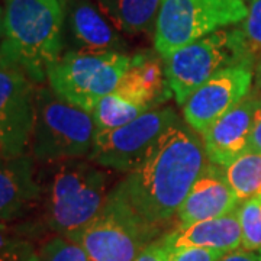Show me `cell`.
<instances>
[{"instance_id":"obj_4","label":"cell","mask_w":261,"mask_h":261,"mask_svg":"<svg viewBox=\"0 0 261 261\" xmlns=\"http://www.w3.org/2000/svg\"><path fill=\"white\" fill-rule=\"evenodd\" d=\"M97 126L92 113L58 97L49 86H37L31 157L44 163L89 159Z\"/></svg>"},{"instance_id":"obj_33","label":"cell","mask_w":261,"mask_h":261,"mask_svg":"<svg viewBox=\"0 0 261 261\" xmlns=\"http://www.w3.org/2000/svg\"><path fill=\"white\" fill-rule=\"evenodd\" d=\"M258 258H260V261H261V250L258 251Z\"/></svg>"},{"instance_id":"obj_14","label":"cell","mask_w":261,"mask_h":261,"mask_svg":"<svg viewBox=\"0 0 261 261\" xmlns=\"http://www.w3.org/2000/svg\"><path fill=\"white\" fill-rule=\"evenodd\" d=\"M115 93L125 100L157 109L161 103L173 97L168 84L164 58L159 53L140 51L130 56V61Z\"/></svg>"},{"instance_id":"obj_3","label":"cell","mask_w":261,"mask_h":261,"mask_svg":"<svg viewBox=\"0 0 261 261\" xmlns=\"http://www.w3.org/2000/svg\"><path fill=\"white\" fill-rule=\"evenodd\" d=\"M38 181L45 224L71 240L102 212L111 193L109 174L87 159L45 164Z\"/></svg>"},{"instance_id":"obj_16","label":"cell","mask_w":261,"mask_h":261,"mask_svg":"<svg viewBox=\"0 0 261 261\" xmlns=\"http://www.w3.org/2000/svg\"><path fill=\"white\" fill-rule=\"evenodd\" d=\"M68 37L74 51H119L125 41L109 19L90 0H73L65 15Z\"/></svg>"},{"instance_id":"obj_15","label":"cell","mask_w":261,"mask_h":261,"mask_svg":"<svg viewBox=\"0 0 261 261\" xmlns=\"http://www.w3.org/2000/svg\"><path fill=\"white\" fill-rule=\"evenodd\" d=\"M41 199L35 160L31 154L0 157V222L6 224L28 212Z\"/></svg>"},{"instance_id":"obj_19","label":"cell","mask_w":261,"mask_h":261,"mask_svg":"<svg viewBox=\"0 0 261 261\" xmlns=\"http://www.w3.org/2000/svg\"><path fill=\"white\" fill-rule=\"evenodd\" d=\"M225 177L238 200L261 197V154L247 151L224 167Z\"/></svg>"},{"instance_id":"obj_10","label":"cell","mask_w":261,"mask_h":261,"mask_svg":"<svg viewBox=\"0 0 261 261\" xmlns=\"http://www.w3.org/2000/svg\"><path fill=\"white\" fill-rule=\"evenodd\" d=\"M37 84L20 68L0 61V149L2 157L27 154L35 121Z\"/></svg>"},{"instance_id":"obj_21","label":"cell","mask_w":261,"mask_h":261,"mask_svg":"<svg viewBox=\"0 0 261 261\" xmlns=\"http://www.w3.org/2000/svg\"><path fill=\"white\" fill-rule=\"evenodd\" d=\"M247 8L243 22L231 29L244 61L254 67L261 57V0H251Z\"/></svg>"},{"instance_id":"obj_11","label":"cell","mask_w":261,"mask_h":261,"mask_svg":"<svg viewBox=\"0 0 261 261\" xmlns=\"http://www.w3.org/2000/svg\"><path fill=\"white\" fill-rule=\"evenodd\" d=\"M254 67L238 64L216 73L181 106L186 123L197 134L205 132L250 94Z\"/></svg>"},{"instance_id":"obj_24","label":"cell","mask_w":261,"mask_h":261,"mask_svg":"<svg viewBox=\"0 0 261 261\" xmlns=\"http://www.w3.org/2000/svg\"><path fill=\"white\" fill-rule=\"evenodd\" d=\"M28 245L29 243L18 238L8 225L0 222V261L13 260Z\"/></svg>"},{"instance_id":"obj_25","label":"cell","mask_w":261,"mask_h":261,"mask_svg":"<svg viewBox=\"0 0 261 261\" xmlns=\"http://www.w3.org/2000/svg\"><path fill=\"white\" fill-rule=\"evenodd\" d=\"M222 255H224L222 252L215 251V250L185 247V248L170 250L168 261H218Z\"/></svg>"},{"instance_id":"obj_31","label":"cell","mask_w":261,"mask_h":261,"mask_svg":"<svg viewBox=\"0 0 261 261\" xmlns=\"http://www.w3.org/2000/svg\"><path fill=\"white\" fill-rule=\"evenodd\" d=\"M3 19H5V8L0 6V54H2V45H3Z\"/></svg>"},{"instance_id":"obj_34","label":"cell","mask_w":261,"mask_h":261,"mask_svg":"<svg viewBox=\"0 0 261 261\" xmlns=\"http://www.w3.org/2000/svg\"><path fill=\"white\" fill-rule=\"evenodd\" d=\"M0 157H2V149H0Z\"/></svg>"},{"instance_id":"obj_20","label":"cell","mask_w":261,"mask_h":261,"mask_svg":"<svg viewBox=\"0 0 261 261\" xmlns=\"http://www.w3.org/2000/svg\"><path fill=\"white\" fill-rule=\"evenodd\" d=\"M151 109L137 103L128 102L115 92L102 97L92 111L97 130H111L135 121Z\"/></svg>"},{"instance_id":"obj_28","label":"cell","mask_w":261,"mask_h":261,"mask_svg":"<svg viewBox=\"0 0 261 261\" xmlns=\"http://www.w3.org/2000/svg\"><path fill=\"white\" fill-rule=\"evenodd\" d=\"M218 261H260V258H258V254L240 248L235 251L226 252Z\"/></svg>"},{"instance_id":"obj_8","label":"cell","mask_w":261,"mask_h":261,"mask_svg":"<svg viewBox=\"0 0 261 261\" xmlns=\"http://www.w3.org/2000/svg\"><path fill=\"white\" fill-rule=\"evenodd\" d=\"M238 64L247 63L237 45L232 29L216 31L164 58L168 84L180 106L216 73Z\"/></svg>"},{"instance_id":"obj_2","label":"cell","mask_w":261,"mask_h":261,"mask_svg":"<svg viewBox=\"0 0 261 261\" xmlns=\"http://www.w3.org/2000/svg\"><path fill=\"white\" fill-rule=\"evenodd\" d=\"M65 0H5L0 61L41 86L63 56Z\"/></svg>"},{"instance_id":"obj_17","label":"cell","mask_w":261,"mask_h":261,"mask_svg":"<svg viewBox=\"0 0 261 261\" xmlns=\"http://www.w3.org/2000/svg\"><path fill=\"white\" fill-rule=\"evenodd\" d=\"M161 241L170 250L195 247L215 250L222 254L240 250L243 244V232L238 212L233 211L215 219L200 221L187 226H176L171 232L163 235Z\"/></svg>"},{"instance_id":"obj_29","label":"cell","mask_w":261,"mask_h":261,"mask_svg":"<svg viewBox=\"0 0 261 261\" xmlns=\"http://www.w3.org/2000/svg\"><path fill=\"white\" fill-rule=\"evenodd\" d=\"M10 261H39V255L35 252L34 247L29 244L23 251L20 252V254H18L13 260Z\"/></svg>"},{"instance_id":"obj_7","label":"cell","mask_w":261,"mask_h":261,"mask_svg":"<svg viewBox=\"0 0 261 261\" xmlns=\"http://www.w3.org/2000/svg\"><path fill=\"white\" fill-rule=\"evenodd\" d=\"M181 122L174 108H157L111 130H97L89 161L102 168L129 173L140 166L161 137Z\"/></svg>"},{"instance_id":"obj_18","label":"cell","mask_w":261,"mask_h":261,"mask_svg":"<svg viewBox=\"0 0 261 261\" xmlns=\"http://www.w3.org/2000/svg\"><path fill=\"white\" fill-rule=\"evenodd\" d=\"M97 5L118 31L138 35L155 31L161 0H97Z\"/></svg>"},{"instance_id":"obj_6","label":"cell","mask_w":261,"mask_h":261,"mask_svg":"<svg viewBox=\"0 0 261 261\" xmlns=\"http://www.w3.org/2000/svg\"><path fill=\"white\" fill-rule=\"evenodd\" d=\"M243 0H161L154 48L163 58L247 16Z\"/></svg>"},{"instance_id":"obj_12","label":"cell","mask_w":261,"mask_h":261,"mask_svg":"<svg viewBox=\"0 0 261 261\" xmlns=\"http://www.w3.org/2000/svg\"><path fill=\"white\" fill-rule=\"evenodd\" d=\"M257 99L248 94L243 102L200 134L209 163L226 167L244 152L250 151L252 113Z\"/></svg>"},{"instance_id":"obj_5","label":"cell","mask_w":261,"mask_h":261,"mask_svg":"<svg viewBox=\"0 0 261 261\" xmlns=\"http://www.w3.org/2000/svg\"><path fill=\"white\" fill-rule=\"evenodd\" d=\"M129 61L130 56L119 51L68 49L48 70V86L63 100L92 112L102 97L116 90Z\"/></svg>"},{"instance_id":"obj_9","label":"cell","mask_w":261,"mask_h":261,"mask_svg":"<svg viewBox=\"0 0 261 261\" xmlns=\"http://www.w3.org/2000/svg\"><path fill=\"white\" fill-rule=\"evenodd\" d=\"M154 238L155 235L132 216L106 202L102 212L73 240L92 261H135Z\"/></svg>"},{"instance_id":"obj_30","label":"cell","mask_w":261,"mask_h":261,"mask_svg":"<svg viewBox=\"0 0 261 261\" xmlns=\"http://www.w3.org/2000/svg\"><path fill=\"white\" fill-rule=\"evenodd\" d=\"M254 77H255V84L261 90V57L257 60V63L254 65Z\"/></svg>"},{"instance_id":"obj_32","label":"cell","mask_w":261,"mask_h":261,"mask_svg":"<svg viewBox=\"0 0 261 261\" xmlns=\"http://www.w3.org/2000/svg\"><path fill=\"white\" fill-rule=\"evenodd\" d=\"M244 3H245V5H248V3H250V2H251V0H243Z\"/></svg>"},{"instance_id":"obj_26","label":"cell","mask_w":261,"mask_h":261,"mask_svg":"<svg viewBox=\"0 0 261 261\" xmlns=\"http://www.w3.org/2000/svg\"><path fill=\"white\" fill-rule=\"evenodd\" d=\"M168 257H170V250L160 238L148 244L140 252V255L135 258V261H168Z\"/></svg>"},{"instance_id":"obj_27","label":"cell","mask_w":261,"mask_h":261,"mask_svg":"<svg viewBox=\"0 0 261 261\" xmlns=\"http://www.w3.org/2000/svg\"><path fill=\"white\" fill-rule=\"evenodd\" d=\"M250 151L261 154V97L257 99L255 109H254V113H252Z\"/></svg>"},{"instance_id":"obj_13","label":"cell","mask_w":261,"mask_h":261,"mask_svg":"<svg viewBox=\"0 0 261 261\" xmlns=\"http://www.w3.org/2000/svg\"><path fill=\"white\" fill-rule=\"evenodd\" d=\"M241 202L225 177L224 167L207 161L177 212V226L215 219L237 211Z\"/></svg>"},{"instance_id":"obj_1","label":"cell","mask_w":261,"mask_h":261,"mask_svg":"<svg viewBox=\"0 0 261 261\" xmlns=\"http://www.w3.org/2000/svg\"><path fill=\"white\" fill-rule=\"evenodd\" d=\"M206 164L202 138L180 122L161 137L138 167L111 189L108 203L157 237L177 215Z\"/></svg>"},{"instance_id":"obj_22","label":"cell","mask_w":261,"mask_h":261,"mask_svg":"<svg viewBox=\"0 0 261 261\" xmlns=\"http://www.w3.org/2000/svg\"><path fill=\"white\" fill-rule=\"evenodd\" d=\"M238 219L241 224L243 244L245 251L261 250V197L245 200L237 209Z\"/></svg>"},{"instance_id":"obj_23","label":"cell","mask_w":261,"mask_h":261,"mask_svg":"<svg viewBox=\"0 0 261 261\" xmlns=\"http://www.w3.org/2000/svg\"><path fill=\"white\" fill-rule=\"evenodd\" d=\"M38 255L39 261H92L80 244L64 235H54L47 240Z\"/></svg>"}]
</instances>
